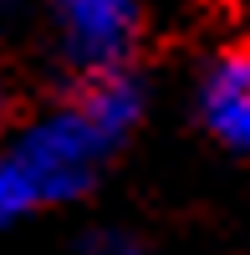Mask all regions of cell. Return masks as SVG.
I'll return each instance as SVG.
<instances>
[{"label":"cell","mask_w":250,"mask_h":255,"mask_svg":"<svg viewBox=\"0 0 250 255\" xmlns=\"http://www.w3.org/2000/svg\"><path fill=\"white\" fill-rule=\"evenodd\" d=\"M138 108H143L138 82L128 72H102V77H82L67 102L41 113L10 148L36 204L77 199L97 179L102 158L128 138V128L138 123Z\"/></svg>","instance_id":"6da1fadb"},{"label":"cell","mask_w":250,"mask_h":255,"mask_svg":"<svg viewBox=\"0 0 250 255\" xmlns=\"http://www.w3.org/2000/svg\"><path fill=\"white\" fill-rule=\"evenodd\" d=\"M56 51L77 77L128 72L143 31V0H51Z\"/></svg>","instance_id":"7a4b0ae2"},{"label":"cell","mask_w":250,"mask_h":255,"mask_svg":"<svg viewBox=\"0 0 250 255\" xmlns=\"http://www.w3.org/2000/svg\"><path fill=\"white\" fill-rule=\"evenodd\" d=\"M199 113L220 143L250 148V41L215 56L199 87Z\"/></svg>","instance_id":"3957f363"},{"label":"cell","mask_w":250,"mask_h":255,"mask_svg":"<svg viewBox=\"0 0 250 255\" xmlns=\"http://www.w3.org/2000/svg\"><path fill=\"white\" fill-rule=\"evenodd\" d=\"M31 209H36V194H31L26 174L15 168V158H10V153H0V230L15 225V220H26Z\"/></svg>","instance_id":"277c9868"},{"label":"cell","mask_w":250,"mask_h":255,"mask_svg":"<svg viewBox=\"0 0 250 255\" xmlns=\"http://www.w3.org/2000/svg\"><path fill=\"white\" fill-rule=\"evenodd\" d=\"M82 255H143V245L128 240V235H92L82 245Z\"/></svg>","instance_id":"5b68a950"},{"label":"cell","mask_w":250,"mask_h":255,"mask_svg":"<svg viewBox=\"0 0 250 255\" xmlns=\"http://www.w3.org/2000/svg\"><path fill=\"white\" fill-rule=\"evenodd\" d=\"M31 0H0V20H10V15H20Z\"/></svg>","instance_id":"8992f818"},{"label":"cell","mask_w":250,"mask_h":255,"mask_svg":"<svg viewBox=\"0 0 250 255\" xmlns=\"http://www.w3.org/2000/svg\"><path fill=\"white\" fill-rule=\"evenodd\" d=\"M215 5H230V10H250V0H215Z\"/></svg>","instance_id":"52a82bcc"},{"label":"cell","mask_w":250,"mask_h":255,"mask_svg":"<svg viewBox=\"0 0 250 255\" xmlns=\"http://www.w3.org/2000/svg\"><path fill=\"white\" fill-rule=\"evenodd\" d=\"M5 108H10V102H5V87H0V128H5Z\"/></svg>","instance_id":"ba28073f"}]
</instances>
